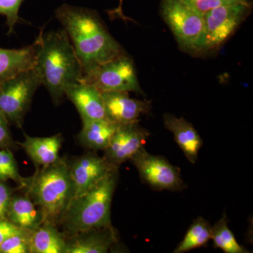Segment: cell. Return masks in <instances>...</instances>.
<instances>
[{
	"instance_id": "obj_1",
	"label": "cell",
	"mask_w": 253,
	"mask_h": 253,
	"mask_svg": "<svg viewBox=\"0 0 253 253\" xmlns=\"http://www.w3.org/2000/svg\"><path fill=\"white\" fill-rule=\"evenodd\" d=\"M55 16L72 43L83 76L99 65L126 54L94 10L63 4L56 9Z\"/></svg>"
},
{
	"instance_id": "obj_2",
	"label": "cell",
	"mask_w": 253,
	"mask_h": 253,
	"mask_svg": "<svg viewBox=\"0 0 253 253\" xmlns=\"http://www.w3.org/2000/svg\"><path fill=\"white\" fill-rule=\"evenodd\" d=\"M35 69L42 85L51 95L54 104H59L66 89L81 82L83 73L81 63L64 29L38 36Z\"/></svg>"
},
{
	"instance_id": "obj_3",
	"label": "cell",
	"mask_w": 253,
	"mask_h": 253,
	"mask_svg": "<svg viewBox=\"0 0 253 253\" xmlns=\"http://www.w3.org/2000/svg\"><path fill=\"white\" fill-rule=\"evenodd\" d=\"M23 189L41 211L43 223L57 226L74 196L69 164L60 158L50 166L38 168Z\"/></svg>"
},
{
	"instance_id": "obj_4",
	"label": "cell",
	"mask_w": 253,
	"mask_h": 253,
	"mask_svg": "<svg viewBox=\"0 0 253 253\" xmlns=\"http://www.w3.org/2000/svg\"><path fill=\"white\" fill-rule=\"evenodd\" d=\"M118 180L116 168L86 192L73 196L59 224L66 236L112 226L111 204Z\"/></svg>"
},
{
	"instance_id": "obj_5",
	"label": "cell",
	"mask_w": 253,
	"mask_h": 253,
	"mask_svg": "<svg viewBox=\"0 0 253 253\" xmlns=\"http://www.w3.org/2000/svg\"><path fill=\"white\" fill-rule=\"evenodd\" d=\"M251 4H222L204 16V28L194 52L217 49L236 31L251 11Z\"/></svg>"
},
{
	"instance_id": "obj_6",
	"label": "cell",
	"mask_w": 253,
	"mask_h": 253,
	"mask_svg": "<svg viewBox=\"0 0 253 253\" xmlns=\"http://www.w3.org/2000/svg\"><path fill=\"white\" fill-rule=\"evenodd\" d=\"M42 82L35 68L18 73L0 86V111L9 123L22 127L35 93Z\"/></svg>"
},
{
	"instance_id": "obj_7",
	"label": "cell",
	"mask_w": 253,
	"mask_h": 253,
	"mask_svg": "<svg viewBox=\"0 0 253 253\" xmlns=\"http://www.w3.org/2000/svg\"><path fill=\"white\" fill-rule=\"evenodd\" d=\"M81 82L94 86L101 92L141 91L134 63L126 54L94 68L83 76Z\"/></svg>"
},
{
	"instance_id": "obj_8",
	"label": "cell",
	"mask_w": 253,
	"mask_h": 253,
	"mask_svg": "<svg viewBox=\"0 0 253 253\" xmlns=\"http://www.w3.org/2000/svg\"><path fill=\"white\" fill-rule=\"evenodd\" d=\"M161 15L183 49L194 51L204 28V16L184 0H161Z\"/></svg>"
},
{
	"instance_id": "obj_9",
	"label": "cell",
	"mask_w": 253,
	"mask_h": 253,
	"mask_svg": "<svg viewBox=\"0 0 253 253\" xmlns=\"http://www.w3.org/2000/svg\"><path fill=\"white\" fill-rule=\"evenodd\" d=\"M130 161L137 169L141 181L151 189L179 191L185 188L180 169L163 156L149 154L143 147Z\"/></svg>"
},
{
	"instance_id": "obj_10",
	"label": "cell",
	"mask_w": 253,
	"mask_h": 253,
	"mask_svg": "<svg viewBox=\"0 0 253 253\" xmlns=\"http://www.w3.org/2000/svg\"><path fill=\"white\" fill-rule=\"evenodd\" d=\"M150 132L139 123L120 125L104 150V157L113 166L119 167L122 163L130 161L143 147L149 137Z\"/></svg>"
},
{
	"instance_id": "obj_11",
	"label": "cell",
	"mask_w": 253,
	"mask_h": 253,
	"mask_svg": "<svg viewBox=\"0 0 253 253\" xmlns=\"http://www.w3.org/2000/svg\"><path fill=\"white\" fill-rule=\"evenodd\" d=\"M118 168L104 157L88 153L76 158L69 165L74 196L83 194L96 185L106 174Z\"/></svg>"
},
{
	"instance_id": "obj_12",
	"label": "cell",
	"mask_w": 253,
	"mask_h": 253,
	"mask_svg": "<svg viewBox=\"0 0 253 253\" xmlns=\"http://www.w3.org/2000/svg\"><path fill=\"white\" fill-rule=\"evenodd\" d=\"M102 96L106 120L118 125L138 123L150 110L149 101L131 99L126 91H107Z\"/></svg>"
},
{
	"instance_id": "obj_13",
	"label": "cell",
	"mask_w": 253,
	"mask_h": 253,
	"mask_svg": "<svg viewBox=\"0 0 253 253\" xmlns=\"http://www.w3.org/2000/svg\"><path fill=\"white\" fill-rule=\"evenodd\" d=\"M117 242V234L112 226L94 228L66 236L65 253H106Z\"/></svg>"
},
{
	"instance_id": "obj_14",
	"label": "cell",
	"mask_w": 253,
	"mask_h": 253,
	"mask_svg": "<svg viewBox=\"0 0 253 253\" xmlns=\"http://www.w3.org/2000/svg\"><path fill=\"white\" fill-rule=\"evenodd\" d=\"M65 96L76 106L83 123L106 119L102 92L94 86L79 82L68 86Z\"/></svg>"
},
{
	"instance_id": "obj_15",
	"label": "cell",
	"mask_w": 253,
	"mask_h": 253,
	"mask_svg": "<svg viewBox=\"0 0 253 253\" xmlns=\"http://www.w3.org/2000/svg\"><path fill=\"white\" fill-rule=\"evenodd\" d=\"M163 121L166 129L172 133L174 141L188 161L195 164L197 162L200 149L204 144L199 132L184 118H177L169 113L164 115Z\"/></svg>"
},
{
	"instance_id": "obj_16",
	"label": "cell",
	"mask_w": 253,
	"mask_h": 253,
	"mask_svg": "<svg viewBox=\"0 0 253 253\" xmlns=\"http://www.w3.org/2000/svg\"><path fill=\"white\" fill-rule=\"evenodd\" d=\"M38 40L21 49L0 48V86L18 73L34 68Z\"/></svg>"
},
{
	"instance_id": "obj_17",
	"label": "cell",
	"mask_w": 253,
	"mask_h": 253,
	"mask_svg": "<svg viewBox=\"0 0 253 253\" xmlns=\"http://www.w3.org/2000/svg\"><path fill=\"white\" fill-rule=\"evenodd\" d=\"M25 140L16 142L29 156L37 168L45 167L59 159L63 142L61 134L48 137H34L24 134Z\"/></svg>"
},
{
	"instance_id": "obj_18",
	"label": "cell",
	"mask_w": 253,
	"mask_h": 253,
	"mask_svg": "<svg viewBox=\"0 0 253 253\" xmlns=\"http://www.w3.org/2000/svg\"><path fill=\"white\" fill-rule=\"evenodd\" d=\"M37 207L27 194L12 196L6 217L18 227L34 231L43 223L42 214Z\"/></svg>"
},
{
	"instance_id": "obj_19",
	"label": "cell",
	"mask_w": 253,
	"mask_h": 253,
	"mask_svg": "<svg viewBox=\"0 0 253 253\" xmlns=\"http://www.w3.org/2000/svg\"><path fill=\"white\" fill-rule=\"evenodd\" d=\"M78 139L84 147L94 151H104L120 125L106 119L83 123Z\"/></svg>"
},
{
	"instance_id": "obj_20",
	"label": "cell",
	"mask_w": 253,
	"mask_h": 253,
	"mask_svg": "<svg viewBox=\"0 0 253 253\" xmlns=\"http://www.w3.org/2000/svg\"><path fill=\"white\" fill-rule=\"evenodd\" d=\"M66 235L57 226L44 222L33 231L30 253H65Z\"/></svg>"
},
{
	"instance_id": "obj_21",
	"label": "cell",
	"mask_w": 253,
	"mask_h": 253,
	"mask_svg": "<svg viewBox=\"0 0 253 253\" xmlns=\"http://www.w3.org/2000/svg\"><path fill=\"white\" fill-rule=\"evenodd\" d=\"M211 240V225L204 217L196 218L189 226L185 236L174 250V253H184L204 247Z\"/></svg>"
},
{
	"instance_id": "obj_22",
	"label": "cell",
	"mask_w": 253,
	"mask_h": 253,
	"mask_svg": "<svg viewBox=\"0 0 253 253\" xmlns=\"http://www.w3.org/2000/svg\"><path fill=\"white\" fill-rule=\"evenodd\" d=\"M211 240L214 247L226 253H250L246 248L236 241L234 233L228 225V218L225 213L214 224L211 226Z\"/></svg>"
},
{
	"instance_id": "obj_23",
	"label": "cell",
	"mask_w": 253,
	"mask_h": 253,
	"mask_svg": "<svg viewBox=\"0 0 253 253\" xmlns=\"http://www.w3.org/2000/svg\"><path fill=\"white\" fill-rule=\"evenodd\" d=\"M0 180L14 181L22 189L27 184V178L19 174L16 160L9 149L0 148Z\"/></svg>"
},
{
	"instance_id": "obj_24",
	"label": "cell",
	"mask_w": 253,
	"mask_h": 253,
	"mask_svg": "<svg viewBox=\"0 0 253 253\" xmlns=\"http://www.w3.org/2000/svg\"><path fill=\"white\" fill-rule=\"evenodd\" d=\"M33 231L21 229L5 240L0 246V253H30Z\"/></svg>"
},
{
	"instance_id": "obj_25",
	"label": "cell",
	"mask_w": 253,
	"mask_h": 253,
	"mask_svg": "<svg viewBox=\"0 0 253 253\" xmlns=\"http://www.w3.org/2000/svg\"><path fill=\"white\" fill-rule=\"evenodd\" d=\"M25 1L26 0H0V15L6 18V24L9 28L8 35L14 33L15 26L21 21L19 10Z\"/></svg>"
},
{
	"instance_id": "obj_26",
	"label": "cell",
	"mask_w": 253,
	"mask_h": 253,
	"mask_svg": "<svg viewBox=\"0 0 253 253\" xmlns=\"http://www.w3.org/2000/svg\"><path fill=\"white\" fill-rule=\"evenodd\" d=\"M9 122L0 111V148L11 149L17 145L11 135Z\"/></svg>"
},
{
	"instance_id": "obj_27",
	"label": "cell",
	"mask_w": 253,
	"mask_h": 253,
	"mask_svg": "<svg viewBox=\"0 0 253 253\" xmlns=\"http://www.w3.org/2000/svg\"><path fill=\"white\" fill-rule=\"evenodd\" d=\"M184 1L203 16L211 9L223 4L220 0H184Z\"/></svg>"
},
{
	"instance_id": "obj_28",
	"label": "cell",
	"mask_w": 253,
	"mask_h": 253,
	"mask_svg": "<svg viewBox=\"0 0 253 253\" xmlns=\"http://www.w3.org/2000/svg\"><path fill=\"white\" fill-rule=\"evenodd\" d=\"M13 196V190L5 181L0 180V218L6 217L10 201Z\"/></svg>"
},
{
	"instance_id": "obj_29",
	"label": "cell",
	"mask_w": 253,
	"mask_h": 253,
	"mask_svg": "<svg viewBox=\"0 0 253 253\" xmlns=\"http://www.w3.org/2000/svg\"><path fill=\"white\" fill-rule=\"evenodd\" d=\"M21 229L13 224L7 217L0 218V246L5 240Z\"/></svg>"
},
{
	"instance_id": "obj_30",
	"label": "cell",
	"mask_w": 253,
	"mask_h": 253,
	"mask_svg": "<svg viewBox=\"0 0 253 253\" xmlns=\"http://www.w3.org/2000/svg\"><path fill=\"white\" fill-rule=\"evenodd\" d=\"M223 4H251V0H220Z\"/></svg>"
},
{
	"instance_id": "obj_31",
	"label": "cell",
	"mask_w": 253,
	"mask_h": 253,
	"mask_svg": "<svg viewBox=\"0 0 253 253\" xmlns=\"http://www.w3.org/2000/svg\"><path fill=\"white\" fill-rule=\"evenodd\" d=\"M120 5L116 9V10H114L113 11V14H118V16H122L123 13H122V1L123 0H120Z\"/></svg>"
}]
</instances>
